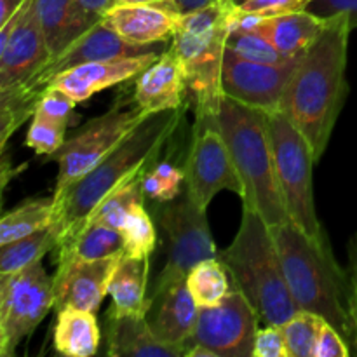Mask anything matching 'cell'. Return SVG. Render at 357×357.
I'll return each instance as SVG.
<instances>
[{"label":"cell","instance_id":"ac0fdd59","mask_svg":"<svg viewBox=\"0 0 357 357\" xmlns=\"http://www.w3.org/2000/svg\"><path fill=\"white\" fill-rule=\"evenodd\" d=\"M187 89L183 63L176 51L169 47L136 77L132 100L146 114L176 110L183 103Z\"/></svg>","mask_w":357,"mask_h":357},{"label":"cell","instance_id":"ee69618b","mask_svg":"<svg viewBox=\"0 0 357 357\" xmlns=\"http://www.w3.org/2000/svg\"><path fill=\"white\" fill-rule=\"evenodd\" d=\"M117 2L119 3H131V6H138V3H155V6H166V7H171V9H173V0H117Z\"/></svg>","mask_w":357,"mask_h":357},{"label":"cell","instance_id":"7402d4cb","mask_svg":"<svg viewBox=\"0 0 357 357\" xmlns=\"http://www.w3.org/2000/svg\"><path fill=\"white\" fill-rule=\"evenodd\" d=\"M107 354L112 357H181L183 351L162 344L145 314H108Z\"/></svg>","mask_w":357,"mask_h":357},{"label":"cell","instance_id":"7bdbcfd3","mask_svg":"<svg viewBox=\"0 0 357 357\" xmlns=\"http://www.w3.org/2000/svg\"><path fill=\"white\" fill-rule=\"evenodd\" d=\"M26 0H0V26L10 20L14 13L20 9Z\"/></svg>","mask_w":357,"mask_h":357},{"label":"cell","instance_id":"4fadbf2b","mask_svg":"<svg viewBox=\"0 0 357 357\" xmlns=\"http://www.w3.org/2000/svg\"><path fill=\"white\" fill-rule=\"evenodd\" d=\"M260 321L246 296L234 288L216 305L199 307L197 323L187 347L201 344L216 357H251Z\"/></svg>","mask_w":357,"mask_h":357},{"label":"cell","instance_id":"4dcf8cb0","mask_svg":"<svg viewBox=\"0 0 357 357\" xmlns=\"http://www.w3.org/2000/svg\"><path fill=\"white\" fill-rule=\"evenodd\" d=\"M227 49L250 61L268 63V65H284L298 58H289L279 51L268 38L251 30H232L227 37Z\"/></svg>","mask_w":357,"mask_h":357},{"label":"cell","instance_id":"60d3db41","mask_svg":"<svg viewBox=\"0 0 357 357\" xmlns=\"http://www.w3.org/2000/svg\"><path fill=\"white\" fill-rule=\"evenodd\" d=\"M229 2V0H173V10L180 16L195 13V10L206 9V7L216 6V3Z\"/></svg>","mask_w":357,"mask_h":357},{"label":"cell","instance_id":"30bf717a","mask_svg":"<svg viewBox=\"0 0 357 357\" xmlns=\"http://www.w3.org/2000/svg\"><path fill=\"white\" fill-rule=\"evenodd\" d=\"M54 278L45 272L42 260L16 274L0 275V356H13L54 309Z\"/></svg>","mask_w":357,"mask_h":357},{"label":"cell","instance_id":"484cf974","mask_svg":"<svg viewBox=\"0 0 357 357\" xmlns=\"http://www.w3.org/2000/svg\"><path fill=\"white\" fill-rule=\"evenodd\" d=\"M54 222V197H38L23 202L0 220V244L47 229Z\"/></svg>","mask_w":357,"mask_h":357},{"label":"cell","instance_id":"d6a6232c","mask_svg":"<svg viewBox=\"0 0 357 357\" xmlns=\"http://www.w3.org/2000/svg\"><path fill=\"white\" fill-rule=\"evenodd\" d=\"M142 187L146 199L167 202L176 199L185 188V169L171 162H157L142 173Z\"/></svg>","mask_w":357,"mask_h":357},{"label":"cell","instance_id":"603a6c76","mask_svg":"<svg viewBox=\"0 0 357 357\" xmlns=\"http://www.w3.org/2000/svg\"><path fill=\"white\" fill-rule=\"evenodd\" d=\"M150 275V258H138L122 255L114 278L110 281L108 295L112 307L108 314H145L150 309V298H146Z\"/></svg>","mask_w":357,"mask_h":357},{"label":"cell","instance_id":"8992f818","mask_svg":"<svg viewBox=\"0 0 357 357\" xmlns=\"http://www.w3.org/2000/svg\"><path fill=\"white\" fill-rule=\"evenodd\" d=\"M236 3H216L180 17L171 47L183 63L195 114L218 112L222 101V68L229 37V16Z\"/></svg>","mask_w":357,"mask_h":357},{"label":"cell","instance_id":"b9f144b4","mask_svg":"<svg viewBox=\"0 0 357 357\" xmlns=\"http://www.w3.org/2000/svg\"><path fill=\"white\" fill-rule=\"evenodd\" d=\"M79 2L82 3L91 14H94V16L98 17H105V14H107L108 10L114 9L119 3L117 0H79Z\"/></svg>","mask_w":357,"mask_h":357},{"label":"cell","instance_id":"e0dca14e","mask_svg":"<svg viewBox=\"0 0 357 357\" xmlns=\"http://www.w3.org/2000/svg\"><path fill=\"white\" fill-rule=\"evenodd\" d=\"M157 58H159V54L155 51H149L136 56L86 63V65H79L58 75L52 80L51 86L59 87L68 96H72L77 103H80V101L89 100L91 96L107 89V87L135 79L146 66L152 65Z\"/></svg>","mask_w":357,"mask_h":357},{"label":"cell","instance_id":"6da1fadb","mask_svg":"<svg viewBox=\"0 0 357 357\" xmlns=\"http://www.w3.org/2000/svg\"><path fill=\"white\" fill-rule=\"evenodd\" d=\"M347 14L326 17L323 31L298 59L279 110L298 128L319 162L349 94Z\"/></svg>","mask_w":357,"mask_h":357},{"label":"cell","instance_id":"8d00e7d4","mask_svg":"<svg viewBox=\"0 0 357 357\" xmlns=\"http://www.w3.org/2000/svg\"><path fill=\"white\" fill-rule=\"evenodd\" d=\"M253 357H288V347L281 326L265 324V328H258Z\"/></svg>","mask_w":357,"mask_h":357},{"label":"cell","instance_id":"ffe728a7","mask_svg":"<svg viewBox=\"0 0 357 357\" xmlns=\"http://www.w3.org/2000/svg\"><path fill=\"white\" fill-rule=\"evenodd\" d=\"M180 17V14L166 6L119 3L105 14L103 23L117 31L129 44L152 47L157 42L173 38Z\"/></svg>","mask_w":357,"mask_h":357},{"label":"cell","instance_id":"9c48e42d","mask_svg":"<svg viewBox=\"0 0 357 357\" xmlns=\"http://www.w3.org/2000/svg\"><path fill=\"white\" fill-rule=\"evenodd\" d=\"M146 115L149 114L135 100L132 103L117 100L105 114L84 124L75 135L70 136L54 153L59 171L52 197H61L68 187L101 162Z\"/></svg>","mask_w":357,"mask_h":357},{"label":"cell","instance_id":"f546056e","mask_svg":"<svg viewBox=\"0 0 357 357\" xmlns=\"http://www.w3.org/2000/svg\"><path fill=\"white\" fill-rule=\"evenodd\" d=\"M124 239V255L138 258H150L157 246V230L145 206L138 204L128 213L121 227Z\"/></svg>","mask_w":357,"mask_h":357},{"label":"cell","instance_id":"7c38bea8","mask_svg":"<svg viewBox=\"0 0 357 357\" xmlns=\"http://www.w3.org/2000/svg\"><path fill=\"white\" fill-rule=\"evenodd\" d=\"M49 61L51 52L35 10V0H26L0 26V96L26 86Z\"/></svg>","mask_w":357,"mask_h":357},{"label":"cell","instance_id":"f35d334b","mask_svg":"<svg viewBox=\"0 0 357 357\" xmlns=\"http://www.w3.org/2000/svg\"><path fill=\"white\" fill-rule=\"evenodd\" d=\"M309 10L321 17H331L335 14H347L352 30L357 28V0H312Z\"/></svg>","mask_w":357,"mask_h":357},{"label":"cell","instance_id":"52a82bcc","mask_svg":"<svg viewBox=\"0 0 357 357\" xmlns=\"http://www.w3.org/2000/svg\"><path fill=\"white\" fill-rule=\"evenodd\" d=\"M275 174L289 220L312 239L324 237L314 201L312 169L317 162L305 136L281 110L268 114Z\"/></svg>","mask_w":357,"mask_h":357},{"label":"cell","instance_id":"ab89813d","mask_svg":"<svg viewBox=\"0 0 357 357\" xmlns=\"http://www.w3.org/2000/svg\"><path fill=\"white\" fill-rule=\"evenodd\" d=\"M349 255V274H351L352 281V293H354V316H356V326H357V232L351 237L347 246ZM357 356V349H356Z\"/></svg>","mask_w":357,"mask_h":357},{"label":"cell","instance_id":"5b68a950","mask_svg":"<svg viewBox=\"0 0 357 357\" xmlns=\"http://www.w3.org/2000/svg\"><path fill=\"white\" fill-rule=\"evenodd\" d=\"M218 126L243 181L244 208L258 213L268 227L289 222L275 174L268 114L223 96Z\"/></svg>","mask_w":357,"mask_h":357},{"label":"cell","instance_id":"83f0119b","mask_svg":"<svg viewBox=\"0 0 357 357\" xmlns=\"http://www.w3.org/2000/svg\"><path fill=\"white\" fill-rule=\"evenodd\" d=\"M229 275L223 261L216 257L195 265L188 272L185 282L199 307H211L222 302L230 293Z\"/></svg>","mask_w":357,"mask_h":357},{"label":"cell","instance_id":"74e56055","mask_svg":"<svg viewBox=\"0 0 357 357\" xmlns=\"http://www.w3.org/2000/svg\"><path fill=\"white\" fill-rule=\"evenodd\" d=\"M352 349L345 342V338L324 321L317 335L316 345H314V357H351Z\"/></svg>","mask_w":357,"mask_h":357},{"label":"cell","instance_id":"f6af8a7d","mask_svg":"<svg viewBox=\"0 0 357 357\" xmlns=\"http://www.w3.org/2000/svg\"><path fill=\"white\" fill-rule=\"evenodd\" d=\"M232 2L236 3V6H241V3H243V2H246V0H232Z\"/></svg>","mask_w":357,"mask_h":357},{"label":"cell","instance_id":"d590c367","mask_svg":"<svg viewBox=\"0 0 357 357\" xmlns=\"http://www.w3.org/2000/svg\"><path fill=\"white\" fill-rule=\"evenodd\" d=\"M310 3L312 0H246L237 7L244 13L258 17H274L305 10L309 9Z\"/></svg>","mask_w":357,"mask_h":357},{"label":"cell","instance_id":"277c9868","mask_svg":"<svg viewBox=\"0 0 357 357\" xmlns=\"http://www.w3.org/2000/svg\"><path fill=\"white\" fill-rule=\"evenodd\" d=\"M218 258L234 288L246 296L265 324L282 326L300 310L289 291L272 229L253 209L243 206L239 230Z\"/></svg>","mask_w":357,"mask_h":357},{"label":"cell","instance_id":"44dd1931","mask_svg":"<svg viewBox=\"0 0 357 357\" xmlns=\"http://www.w3.org/2000/svg\"><path fill=\"white\" fill-rule=\"evenodd\" d=\"M51 59L65 52L103 17L91 14L79 0H35Z\"/></svg>","mask_w":357,"mask_h":357},{"label":"cell","instance_id":"8fae6325","mask_svg":"<svg viewBox=\"0 0 357 357\" xmlns=\"http://www.w3.org/2000/svg\"><path fill=\"white\" fill-rule=\"evenodd\" d=\"M185 190L208 209L220 192L243 197V181L218 126V112L195 114L194 135L185 160Z\"/></svg>","mask_w":357,"mask_h":357},{"label":"cell","instance_id":"2e32d148","mask_svg":"<svg viewBox=\"0 0 357 357\" xmlns=\"http://www.w3.org/2000/svg\"><path fill=\"white\" fill-rule=\"evenodd\" d=\"M121 255L89 261H73L56 268L54 278V309L65 307L96 312L108 295L110 281L117 268Z\"/></svg>","mask_w":357,"mask_h":357},{"label":"cell","instance_id":"9a60e30c","mask_svg":"<svg viewBox=\"0 0 357 357\" xmlns=\"http://www.w3.org/2000/svg\"><path fill=\"white\" fill-rule=\"evenodd\" d=\"M324 24L326 17L317 16L309 9L274 17H258L234 6L229 16V31H257L268 38L279 51L289 58H302L314 40L319 37Z\"/></svg>","mask_w":357,"mask_h":357},{"label":"cell","instance_id":"3957f363","mask_svg":"<svg viewBox=\"0 0 357 357\" xmlns=\"http://www.w3.org/2000/svg\"><path fill=\"white\" fill-rule=\"evenodd\" d=\"M180 121L181 108L149 114L101 162L68 187L61 197L54 199V222L51 227L58 246L86 225L107 195L143 173L157 159Z\"/></svg>","mask_w":357,"mask_h":357},{"label":"cell","instance_id":"836d02e7","mask_svg":"<svg viewBox=\"0 0 357 357\" xmlns=\"http://www.w3.org/2000/svg\"><path fill=\"white\" fill-rule=\"evenodd\" d=\"M66 128L68 124L65 122L54 121L47 115L33 112L24 145L30 146L38 155H54L66 142Z\"/></svg>","mask_w":357,"mask_h":357},{"label":"cell","instance_id":"1f68e13d","mask_svg":"<svg viewBox=\"0 0 357 357\" xmlns=\"http://www.w3.org/2000/svg\"><path fill=\"white\" fill-rule=\"evenodd\" d=\"M324 319L309 310H298L282 324L288 357H314V345Z\"/></svg>","mask_w":357,"mask_h":357},{"label":"cell","instance_id":"cb8c5ba5","mask_svg":"<svg viewBox=\"0 0 357 357\" xmlns=\"http://www.w3.org/2000/svg\"><path fill=\"white\" fill-rule=\"evenodd\" d=\"M101 344V331L94 312L65 307L58 310L52 345L54 351L66 357H91Z\"/></svg>","mask_w":357,"mask_h":357},{"label":"cell","instance_id":"d6986e66","mask_svg":"<svg viewBox=\"0 0 357 357\" xmlns=\"http://www.w3.org/2000/svg\"><path fill=\"white\" fill-rule=\"evenodd\" d=\"M197 316L199 305L185 281L169 286L159 295L150 296V309L146 312L150 328L162 344L180 349L183 356L194 333Z\"/></svg>","mask_w":357,"mask_h":357},{"label":"cell","instance_id":"ba28073f","mask_svg":"<svg viewBox=\"0 0 357 357\" xmlns=\"http://www.w3.org/2000/svg\"><path fill=\"white\" fill-rule=\"evenodd\" d=\"M157 220L166 236V264L153 284V295L187 279L188 272L202 260L218 257L208 222V209L202 208L183 188V195L160 202Z\"/></svg>","mask_w":357,"mask_h":357},{"label":"cell","instance_id":"5bb4252c","mask_svg":"<svg viewBox=\"0 0 357 357\" xmlns=\"http://www.w3.org/2000/svg\"><path fill=\"white\" fill-rule=\"evenodd\" d=\"M298 59L284 65H268L250 61L225 49L222 68L223 96L265 114H274L281 107L282 94Z\"/></svg>","mask_w":357,"mask_h":357},{"label":"cell","instance_id":"f1b7e54d","mask_svg":"<svg viewBox=\"0 0 357 357\" xmlns=\"http://www.w3.org/2000/svg\"><path fill=\"white\" fill-rule=\"evenodd\" d=\"M145 199L146 197L145 194H143L142 187V173H139L138 176L129 180L128 183H124L122 187H119L117 190L112 192L110 195H107V197L98 204V208L94 209L93 215L89 216V220L105 223V225H110L114 227V229L121 230L128 213L131 211L135 206L143 204ZM89 220H87V222H89Z\"/></svg>","mask_w":357,"mask_h":357},{"label":"cell","instance_id":"7a4b0ae2","mask_svg":"<svg viewBox=\"0 0 357 357\" xmlns=\"http://www.w3.org/2000/svg\"><path fill=\"white\" fill-rule=\"evenodd\" d=\"M271 229L298 309L317 314L330 323L356 356L357 326L351 274L337 261L328 237L312 239L291 220Z\"/></svg>","mask_w":357,"mask_h":357},{"label":"cell","instance_id":"e575fe53","mask_svg":"<svg viewBox=\"0 0 357 357\" xmlns=\"http://www.w3.org/2000/svg\"><path fill=\"white\" fill-rule=\"evenodd\" d=\"M75 105L77 101L72 96H68L65 91L51 86L40 96L37 107H35V112L47 115V117L54 119V121L70 124V119H72L73 110H75Z\"/></svg>","mask_w":357,"mask_h":357},{"label":"cell","instance_id":"4316f807","mask_svg":"<svg viewBox=\"0 0 357 357\" xmlns=\"http://www.w3.org/2000/svg\"><path fill=\"white\" fill-rule=\"evenodd\" d=\"M56 234L52 227L24 236L21 239L0 244V275L16 274L40 261L49 251L56 250Z\"/></svg>","mask_w":357,"mask_h":357},{"label":"cell","instance_id":"d4e9b609","mask_svg":"<svg viewBox=\"0 0 357 357\" xmlns=\"http://www.w3.org/2000/svg\"><path fill=\"white\" fill-rule=\"evenodd\" d=\"M124 253V239L121 230L100 222H86V225L58 246V267L73 261H89Z\"/></svg>","mask_w":357,"mask_h":357}]
</instances>
